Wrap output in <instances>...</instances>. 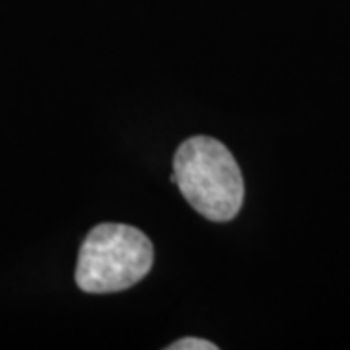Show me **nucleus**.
Returning <instances> with one entry per match:
<instances>
[{"instance_id":"7ed1b4c3","label":"nucleus","mask_w":350,"mask_h":350,"mask_svg":"<svg viewBox=\"0 0 350 350\" xmlns=\"http://www.w3.org/2000/svg\"><path fill=\"white\" fill-rule=\"evenodd\" d=\"M167 350H216L218 347L211 342V340H204V338H195V337H185L175 340L172 345L165 347Z\"/></svg>"},{"instance_id":"f257e3e1","label":"nucleus","mask_w":350,"mask_h":350,"mask_svg":"<svg viewBox=\"0 0 350 350\" xmlns=\"http://www.w3.org/2000/svg\"><path fill=\"white\" fill-rule=\"evenodd\" d=\"M175 183L189 204L211 222H230L241 211L245 187L236 158L220 140L191 137L174 156Z\"/></svg>"},{"instance_id":"f03ea898","label":"nucleus","mask_w":350,"mask_h":350,"mask_svg":"<svg viewBox=\"0 0 350 350\" xmlns=\"http://www.w3.org/2000/svg\"><path fill=\"white\" fill-rule=\"evenodd\" d=\"M152 262L154 245L144 232L105 222L96 226L80 247L76 284L86 294L123 292L150 273Z\"/></svg>"}]
</instances>
